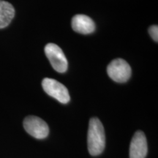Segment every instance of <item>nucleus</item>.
<instances>
[{
	"label": "nucleus",
	"mask_w": 158,
	"mask_h": 158,
	"mask_svg": "<svg viewBox=\"0 0 158 158\" xmlns=\"http://www.w3.org/2000/svg\"><path fill=\"white\" fill-rule=\"evenodd\" d=\"M89 152L91 155H100L106 146V135L104 127L98 118H92L89 121L87 135Z\"/></svg>",
	"instance_id": "1"
},
{
	"label": "nucleus",
	"mask_w": 158,
	"mask_h": 158,
	"mask_svg": "<svg viewBox=\"0 0 158 158\" xmlns=\"http://www.w3.org/2000/svg\"><path fill=\"white\" fill-rule=\"evenodd\" d=\"M23 127L29 135L37 139H43L49 133V128L46 122L35 116H29L25 118Z\"/></svg>",
	"instance_id": "5"
},
{
	"label": "nucleus",
	"mask_w": 158,
	"mask_h": 158,
	"mask_svg": "<svg viewBox=\"0 0 158 158\" xmlns=\"http://www.w3.org/2000/svg\"><path fill=\"white\" fill-rule=\"evenodd\" d=\"M107 73L108 76L114 81L124 83L131 76V68L124 59H116L108 65Z\"/></svg>",
	"instance_id": "4"
},
{
	"label": "nucleus",
	"mask_w": 158,
	"mask_h": 158,
	"mask_svg": "<svg viewBox=\"0 0 158 158\" xmlns=\"http://www.w3.org/2000/svg\"><path fill=\"white\" fill-rule=\"evenodd\" d=\"M15 16V9L10 3L0 0V29L7 27Z\"/></svg>",
	"instance_id": "8"
},
{
	"label": "nucleus",
	"mask_w": 158,
	"mask_h": 158,
	"mask_svg": "<svg viewBox=\"0 0 158 158\" xmlns=\"http://www.w3.org/2000/svg\"><path fill=\"white\" fill-rule=\"evenodd\" d=\"M45 54L51 66L56 72L63 73L68 70V59L63 51L54 43H48L45 47Z\"/></svg>",
	"instance_id": "2"
},
{
	"label": "nucleus",
	"mask_w": 158,
	"mask_h": 158,
	"mask_svg": "<svg viewBox=\"0 0 158 158\" xmlns=\"http://www.w3.org/2000/svg\"><path fill=\"white\" fill-rule=\"evenodd\" d=\"M71 24L73 29L80 34H91L95 30V23L93 20L86 15H76L73 17Z\"/></svg>",
	"instance_id": "7"
},
{
	"label": "nucleus",
	"mask_w": 158,
	"mask_h": 158,
	"mask_svg": "<svg viewBox=\"0 0 158 158\" xmlns=\"http://www.w3.org/2000/svg\"><path fill=\"white\" fill-rule=\"evenodd\" d=\"M43 90L61 103L66 104L70 100V94L66 86L54 79L45 78L42 81Z\"/></svg>",
	"instance_id": "3"
},
{
	"label": "nucleus",
	"mask_w": 158,
	"mask_h": 158,
	"mask_svg": "<svg viewBox=\"0 0 158 158\" xmlns=\"http://www.w3.org/2000/svg\"><path fill=\"white\" fill-rule=\"evenodd\" d=\"M148 152L147 138L142 131L134 134L130 146V158H145Z\"/></svg>",
	"instance_id": "6"
},
{
	"label": "nucleus",
	"mask_w": 158,
	"mask_h": 158,
	"mask_svg": "<svg viewBox=\"0 0 158 158\" xmlns=\"http://www.w3.org/2000/svg\"><path fill=\"white\" fill-rule=\"evenodd\" d=\"M149 33L150 36L155 42L158 41V27L157 25H153L149 28Z\"/></svg>",
	"instance_id": "9"
}]
</instances>
